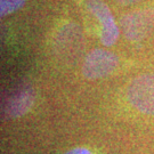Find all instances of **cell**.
Segmentation results:
<instances>
[{
  "mask_svg": "<svg viewBox=\"0 0 154 154\" xmlns=\"http://www.w3.org/2000/svg\"><path fill=\"white\" fill-rule=\"evenodd\" d=\"M127 96L138 111L154 116V73L135 78L128 87Z\"/></svg>",
  "mask_w": 154,
  "mask_h": 154,
  "instance_id": "6da1fadb",
  "label": "cell"
},
{
  "mask_svg": "<svg viewBox=\"0 0 154 154\" xmlns=\"http://www.w3.org/2000/svg\"><path fill=\"white\" fill-rule=\"evenodd\" d=\"M118 57L104 49H94L86 56L82 74L87 79H100L111 74L118 66Z\"/></svg>",
  "mask_w": 154,
  "mask_h": 154,
  "instance_id": "7a4b0ae2",
  "label": "cell"
},
{
  "mask_svg": "<svg viewBox=\"0 0 154 154\" xmlns=\"http://www.w3.org/2000/svg\"><path fill=\"white\" fill-rule=\"evenodd\" d=\"M87 7L100 23L102 44L107 47L114 45L119 37V29L116 26L114 17L107 5L104 4L102 0H87Z\"/></svg>",
  "mask_w": 154,
  "mask_h": 154,
  "instance_id": "3957f363",
  "label": "cell"
},
{
  "mask_svg": "<svg viewBox=\"0 0 154 154\" xmlns=\"http://www.w3.org/2000/svg\"><path fill=\"white\" fill-rule=\"evenodd\" d=\"M154 18L149 11H136L127 14L121 20V26L126 37L131 41L144 39L152 30Z\"/></svg>",
  "mask_w": 154,
  "mask_h": 154,
  "instance_id": "277c9868",
  "label": "cell"
},
{
  "mask_svg": "<svg viewBox=\"0 0 154 154\" xmlns=\"http://www.w3.org/2000/svg\"><path fill=\"white\" fill-rule=\"evenodd\" d=\"M34 94L30 88H22L11 94L7 98L4 112L7 118H17L26 113L33 104Z\"/></svg>",
  "mask_w": 154,
  "mask_h": 154,
  "instance_id": "5b68a950",
  "label": "cell"
},
{
  "mask_svg": "<svg viewBox=\"0 0 154 154\" xmlns=\"http://www.w3.org/2000/svg\"><path fill=\"white\" fill-rule=\"evenodd\" d=\"M25 0H0V15L4 17L18 11Z\"/></svg>",
  "mask_w": 154,
  "mask_h": 154,
  "instance_id": "8992f818",
  "label": "cell"
},
{
  "mask_svg": "<svg viewBox=\"0 0 154 154\" xmlns=\"http://www.w3.org/2000/svg\"><path fill=\"white\" fill-rule=\"evenodd\" d=\"M64 154H91V152L89 149H85V147H75V149H72L70 151H67Z\"/></svg>",
  "mask_w": 154,
  "mask_h": 154,
  "instance_id": "52a82bcc",
  "label": "cell"
},
{
  "mask_svg": "<svg viewBox=\"0 0 154 154\" xmlns=\"http://www.w3.org/2000/svg\"><path fill=\"white\" fill-rule=\"evenodd\" d=\"M116 2L121 4V5H131V4H135V2H138L140 0H116Z\"/></svg>",
  "mask_w": 154,
  "mask_h": 154,
  "instance_id": "ba28073f",
  "label": "cell"
}]
</instances>
